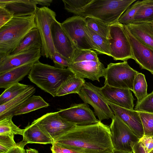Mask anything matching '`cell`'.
<instances>
[{
	"label": "cell",
	"mask_w": 153,
	"mask_h": 153,
	"mask_svg": "<svg viewBox=\"0 0 153 153\" xmlns=\"http://www.w3.org/2000/svg\"><path fill=\"white\" fill-rule=\"evenodd\" d=\"M26 153H39L38 151L35 149L29 148L26 150Z\"/></svg>",
	"instance_id": "7dc6e473"
},
{
	"label": "cell",
	"mask_w": 153,
	"mask_h": 153,
	"mask_svg": "<svg viewBox=\"0 0 153 153\" xmlns=\"http://www.w3.org/2000/svg\"><path fill=\"white\" fill-rule=\"evenodd\" d=\"M110 153H133V152L114 149L113 151Z\"/></svg>",
	"instance_id": "bcb514c9"
},
{
	"label": "cell",
	"mask_w": 153,
	"mask_h": 153,
	"mask_svg": "<svg viewBox=\"0 0 153 153\" xmlns=\"http://www.w3.org/2000/svg\"><path fill=\"white\" fill-rule=\"evenodd\" d=\"M147 85L143 74L139 73L135 76L133 82V90L137 102L141 101L147 94Z\"/></svg>",
	"instance_id": "f546056e"
},
{
	"label": "cell",
	"mask_w": 153,
	"mask_h": 153,
	"mask_svg": "<svg viewBox=\"0 0 153 153\" xmlns=\"http://www.w3.org/2000/svg\"><path fill=\"white\" fill-rule=\"evenodd\" d=\"M85 18L88 27L98 34L109 39L110 25L92 17H87Z\"/></svg>",
	"instance_id": "f1b7e54d"
},
{
	"label": "cell",
	"mask_w": 153,
	"mask_h": 153,
	"mask_svg": "<svg viewBox=\"0 0 153 153\" xmlns=\"http://www.w3.org/2000/svg\"><path fill=\"white\" fill-rule=\"evenodd\" d=\"M52 145L51 150L52 153H80L66 148L59 143L54 142Z\"/></svg>",
	"instance_id": "b9f144b4"
},
{
	"label": "cell",
	"mask_w": 153,
	"mask_h": 153,
	"mask_svg": "<svg viewBox=\"0 0 153 153\" xmlns=\"http://www.w3.org/2000/svg\"><path fill=\"white\" fill-rule=\"evenodd\" d=\"M108 102L114 115L120 119L139 138L144 135L139 111L123 108Z\"/></svg>",
	"instance_id": "ac0fdd59"
},
{
	"label": "cell",
	"mask_w": 153,
	"mask_h": 153,
	"mask_svg": "<svg viewBox=\"0 0 153 153\" xmlns=\"http://www.w3.org/2000/svg\"><path fill=\"white\" fill-rule=\"evenodd\" d=\"M132 152L133 153H146L144 148L139 141L133 146Z\"/></svg>",
	"instance_id": "7bdbcfd3"
},
{
	"label": "cell",
	"mask_w": 153,
	"mask_h": 153,
	"mask_svg": "<svg viewBox=\"0 0 153 153\" xmlns=\"http://www.w3.org/2000/svg\"><path fill=\"white\" fill-rule=\"evenodd\" d=\"M62 117L78 126L91 125L99 121L89 105L85 103L72 104L68 108L58 111Z\"/></svg>",
	"instance_id": "7c38bea8"
},
{
	"label": "cell",
	"mask_w": 153,
	"mask_h": 153,
	"mask_svg": "<svg viewBox=\"0 0 153 153\" xmlns=\"http://www.w3.org/2000/svg\"><path fill=\"white\" fill-rule=\"evenodd\" d=\"M36 62L26 64L0 74V88L5 89L22 80Z\"/></svg>",
	"instance_id": "44dd1931"
},
{
	"label": "cell",
	"mask_w": 153,
	"mask_h": 153,
	"mask_svg": "<svg viewBox=\"0 0 153 153\" xmlns=\"http://www.w3.org/2000/svg\"><path fill=\"white\" fill-rule=\"evenodd\" d=\"M100 89L108 102L123 108L134 109V99L131 90L115 87L106 84H104Z\"/></svg>",
	"instance_id": "e0dca14e"
},
{
	"label": "cell",
	"mask_w": 153,
	"mask_h": 153,
	"mask_svg": "<svg viewBox=\"0 0 153 153\" xmlns=\"http://www.w3.org/2000/svg\"><path fill=\"white\" fill-rule=\"evenodd\" d=\"M153 22V0H146L136 13L133 23Z\"/></svg>",
	"instance_id": "83f0119b"
},
{
	"label": "cell",
	"mask_w": 153,
	"mask_h": 153,
	"mask_svg": "<svg viewBox=\"0 0 153 153\" xmlns=\"http://www.w3.org/2000/svg\"><path fill=\"white\" fill-rule=\"evenodd\" d=\"M124 25L133 36L153 48V26L152 23H133Z\"/></svg>",
	"instance_id": "7402d4cb"
},
{
	"label": "cell",
	"mask_w": 153,
	"mask_h": 153,
	"mask_svg": "<svg viewBox=\"0 0 153 153\" xmlns=\"http://www.w3.org/2000/svg\"><path fill=\"white\" fill-rule=\"evenodd\" d=\"M74 74L68 68H59L38 61L33 64L28 77L39 88L55 97L62 83Z\"/></svg>",
	"instance_id": "3957f363"
},
{
	"label": "cell",
	"mask_w": 153,
	"mask_h": 153,
	"mask_svg": "<svg viewBox=\"0 0 153 153\" xmlns=\"http://www.w3.org/2000/svg\"><path fill=\"white\" fill-rule=\"evenodd\" d=\"M92 0H62L64 8L76 15L82 12Z\"/></svg>",
	"instance_id": "e575fe53"
},
{
	"label": "cell",
	"mask_w": 153,
	"mask_h": 153,
	"mask_svg": "<svg viewBox=\"0 0 153 153\" xmlns=\"http://www.w3.org/2000/svg\"><path fill=\"white\" fill-rule=\"evenodd\" d=\"M134 109L139 112L153 113V91L147 94L140 102L137 103Z\"/></svg>",
	"instance_id": "8d00e7d4"
},
{
	"label": "cell",
	"mask_w": 153,
	"mask_h": 153,
	"mask_svg": "<svg viewBox=\"0 0 153 153\" xmlns=\"http://www.w3.org/2000/svg\"><path fill=\"white\" fill-rule=\"evenodd\" d=\"M151 23H152V24L153 25V22H151Z\"/></svg>",
	"instance_id": "681fc988"
},
{
	"label": "cell",
	"mask_w": 153,
	"mask_h": 153,
	"mask_svg": "<svg viewBox=\"0 0 153 153\" xmlns=\"http://www.w3.org/2000/svg\"><path fill=\"white\" fill-rule=\"evenodd\" d=\"M54 142L80 153H110L114 149L109 127L100 121L91 125L77 126Z\"/></svg>",
	"instance_id": "6da1fadb"
},
{
	"label": "cell",
	"mask_w": 153,
	"mask_h": 153,
	"mask_svg": "<svg viewBox=\"0 0 153 153\" xmlns=\"http://www.w3.org/2000/svg\"><path fill=\"white\" fill-rule=\"evenodd\" d=\"M89 61H100L97 54L95 51L92 50L76 48L71 63Z\"/></svg>",
	"instance_id": "836d02e7"
},
{
	"label": "cell",
	"mask_w": 153,
	"mask_h": 153,
	"mask_svg": "<svg viewBox=\"0 0 153 153\" xmlns=\"http://www.w3.org/2000/svg\"><path fill=\"white\" fill-rule=\"evenodd\" d=\"M41 48H34L0 59V74L29 63L39 61Z\"/></svg>",
	"instance_id": "5bb4252c"
},
{
	"label": "cell",
	"mask_w": 153,
	"mask_h": 153,
	"mask_svg": "<svg viewBox=\"0 0 153 153\" xmlns=\"http://www.w3.org/2000/svg\"><path fill=\"white\" fill-rule=\"evenodd\" d=\"M22 140L17 145L24 148L28 143L52 144L53 140L44 132L33 121L24 129Z\"/></svg>",
	"instance_id": "ffe728a7"
},
{
	"label": "cell",
	"mask_w": 153,
	"mask_h": 153,
	"mask_svg": "<svg viewBox=\"0 0 153 153\" xmlns=\"http://www.w3.org/2000/svg\"></svg>",
	"instance_id": "816d5d0a"
},
{
	"label": "cell",
	"mask_w": 153,
	"mask_h": 153,
	"mask_svg": "<svg viewBox=\"0 0 153 153\" xmlns=\"http://www.w3.org/2000/svg\"><path fill=\"white\" fill-rule=\"evenodd\" d=\"M49 106L40 96L33 95L26 100L16 110L14 116L27 114L30 112Z\"/></svg>",
	"instance_id": "4316f807"
},
{
	"label": "cell",
	"mask_w": 153,
	"mask_h": 153,
	"mask_svg": "<svg viewBox=\"0 0 153 153\" xmlns=\"http://www.w3.org/2000/svg\"><path fill=\"white\" fill-rule=\"evenodd\" d=\"M51 33L53 42L56 52L71 63L76 48L63 29L61 23L57 20L54 22L51 26Z\"/></svg>",
	"instance_id": "9a60e30c"
},
{
	"label": "cell",
	"mask_w": 153,
	"mask_h": 153,
	"mask_svg": "<svg viewBox=\"0 0 153 153\" xmlns=\"http://www.w3.org/2000/svg\"><path fill=\"white\" fill-rule=\"evenodd\" d=\"M109 126L114 149L132 152L133 146L140 138L118 117L114 115Z\"/></svg>",
	"instance_id": "ba28073f"
},
{
	"label": "cell",
	"mask_w": 153,
	"mask_h": 153,
	"mask_svg": "<svg viewBox=\"0 0 153 153\" xmlns=\"http://www.w3.org/2000/svg\"><path fill=\"white\" fill-rule=\"evenodd\" d=\"M123 27L131 45L133 59L141 69L149 71L153 75V48L133 36L124 25Z\"/></svg>",
	"instance_id": "4fadbf2b"
},
{
	"label": "cell",
	"mask_w": 153,
	"mask_h": 153,
	"mask_svg": "<svg viewBox=\"0 0 153 153\" xmlns=\"http://www.w3.org/2000/svg\"><path fill=\"white\" fill-rule=\"evenodd\" d=\"M14 138V136L0 135V153H6L17 146Z\"/></svg>",
	"instance_id": "74e56055"
},
{
	"label": "cell",
	"mask_w": 153,
	"mask_h": 153,
	"mask_svg": "<svg viewBox=\"0 0 153 153\" xmlns=\"http://www.w3.org/2000/svg\"><path fill=\"white\" fill-rule=\"evenodd\" d=\"M85 82L84 79L75 74L71 76L62 83L57 91L56 96L60 97L72 93L78 94Z\"/></svg>",
	"instance_id": "d4e9b609"
},
{
	"label": "cell",
	"mask_w": 153,
	"mask_h": 153,
	"mask_svg": "<svg viewBox=\"0 0 153 153\" xmlns=\"http://www.w3.org/2000/svg\"><path fill=\"white\" fill-rule=\"evenodd\" d=\"M140 142L146 153H150L153 150V138L151 136L144 135L140 138Z\"/></svg>",
	"instance_id": "ab89813d"
},
{
	"label": "cell",
	"mask_w": 153,
	"mask_h": 153,
	"mask_svg": "<svg viewBox=\"0 0 153 153\" xmlns=\"http://www.w3.org/2000/svg\"><path fill=\"white\" fill-rule=\"evenodd\" d=\"M152 137H153V136H152Z\"/></svg>",
	"instance_id": "f907efd6"
},
{
	"label": "cell",
	"mask_w": 153,
	"mask_h": 153,
	"mask_svg": "<svg viewBox=\"0 0 153 153\" xmlns=\"http://www.w3.org/2000/svg\"><path fill=\"white\" fill-rule=\"evenodd\" d=\"M35 91V88L33 86L30 85L22 93L0 105V119L10 116H14L16 110L28 98L33 95Z\"/></svg>",
	"instance_id": "603a6c76"
},
{
	"label": "cell",
	"mask_w": 153,
	"mask_h": 153,
	"mask_svg": "<svg viewBox=\"0 0 153 153\" xmlns=\"http://www.w3.org/2000/svg\"><path fill=\"white\" fill-rule=\"evenodd\" d=\"M13 17V14L5 8L0 7V28L9 22Z\"/></svg>",
	"instance_id": "60d3db41"
},
{
	"label": "cell",
	"mask_w": 153,
	"mask_h": 153,
	"mask_svg": "<svg viewBox=\"0 0 153 153\" xmlns=\"http://www.w3.org/2000/svg\"><path fill=\"white\" fill-rule=\"evenodd\" d=\"M146 1L138 0L134 2L120 16L118 19V23L124 25L133 23L136 13Z\"/></svg>",
	"instance_id": "d6a6232c"
},
{
	"label": "cell",
	"mask_w": 153,
	"mask_h": 153,
	"mask_svg": "<svg viewBox=\"0 0 153 153\" xmlns=\"http://www.w3.org/2000/svg\"><path fill=\"white\" fill-rule=\"evenodd\" d=\"M78 94L84 103L93 107L100 121L113 118L114 113L103 96L100 88L85 82Z\"/></svg>",
	"instance_id": "8992f818"
},
{
	"label": "cell",
	"mask_w": 153,
	"mask_h": 153,
	"mask_svg": "<svg viewBox=\"0 0 153 153\" xmlns=\"http://www.w3.org/2000/svg\"><path fill=\"white\" fill-rule=\"evenodd\" d=\"M136 0H92L77 15L89 17L111 25L117 23L126 9Z\"/></svg>",
	"instance_id": "277c9868"
},
{
	"label": "cell",
	"mask_w": 153,
	"mask_h": 153,
	"mask_svg": "<svg viewBox=\"0 0 153 153\" xmlns=\"http://www.w3.org/2000/svg\"><path fill=\"white\" fill-rule=\"evenodd\" d=\"M85 29L89 39L93 50L100 54H104L111 56L108 39L94 32L88 27L87 25Z\"/></svg>",
	"instance_id": "484cf974"
},
{
	"label": "cell",
	"mask_w": 153,
	"mask_h": 153,
	"mask_svg": "<svg viewBox=\"0 0 153 153\" xmlns=\"http://www.w3.org/2000/svg\"><path fill=\"white\" fill-rule=\"evenodd\" d=\"M139 113L144 135L153 136V113L144 112H139Z\"/></svg>",
	"instance_id": "d590c367"
},
{
	"label": "cell",
	"mask_w": 153,
	"mask_h": 153,
	"mask_svg": "<svg viewBox=\"0 0 153 153\" xmlns=\"http://www.w3.org/2000/svg\"><path fill=\"white\" fill-rule=\"evenodd\" d=\"M30 85L20 83H16L5 89L0 96V105L7 102L27 89Z\"/></svg>",
	"instance_id": "1f68e13d"
},
{
	"label": "cell",
	"mask_w": 153,
	"mask_h": 153,
	"mask_svg": "<svg viewBox=\"0 0 153 153\" xmlns=\"http://www.w3.org/2000/svg\"><path fill=\"white\" fill-rule=\"evenodd\" d=\"M151 153H153V150L151 152Z\"/></svg>",
	"instance_id": "c3c4849f"
},
{
	"label": "cell",
	"mask_w": 153,
	"mask_h": 153,
	"mask_svg": "<svg viewBox=\"0 0 153 153\" xmlns=\"http://www.w3.org/2000/svg\"><path fill=\"white\" fill-rule=\"evenodd\" d=\"M56 13L48 7H37L35 14L36 28L40 35L42 43L41 55L51 59L56 52L52 36L51 26L56 21Z\"/></svg>",
	"instance_id": "5b68a950"
},
{
	"label": "cell",
	"mask_w": 153,
	"mask_h": 153,
	"mask_svg": "<svg viewBox=\"0 0 153 153\" xmlns=\"http://www.w3.org/2000/svg\"><path fill=\"white\" fill-rule=\"evenodd\" d=\"M13 116H10L0 119V135H23L24 129L20 128L14 124L12 121Z\"/></svg>",
	"instance_id": "4dcf8cb0"
},
{
	"label": "cell",
	"mask_w": 153,
	"mask_h": 153,
	"mask_svg": "<svg viewBox=\"0 0 153 153\" xmlns=\"http://www.w3.org/2000/svg\"><path fill=\"white\" fill-rule=\"evenodd\" d=\"M51 59L54 63V66L59 68H68L70 63L66 59L57 52L53 55Z\"/></svg>",
	"instance_id": "f35d334b"
},
{
	"label": "cell",
	"mask_w": 153,
	"mask_h": 153,
	"mask_svg": "<svg viewBox=\"0 0 153 153\" xmlns=\"http://www.w3.org/2000/svg\"><path fill=\"white\" fill-rule=\"evenodd\" d=\"M42 46L40 35L37 29L35 28L30 31L18 46L10 54H16L34 48L41 49Z\"/></svg>",
	"instance_id": "cb8c5ba5"
},
{
	"label": "cell",
	"mask_w": 153,
	"mask_h": 153,
	"mask_svg": "<svg viewBox=\"0 0 153 153\" xmlns=\"http://www.w3.org/2000/svg\"><path fill=\"white\" fill-rule=\"evenodd\" d=\"M37 4L35 0H0V7L5 8L14 17L35 14Z\"/></svg>",
	"instance_id": "d6986e66"
},
{
	"label": "cell",
	"mask_w": 153,
	"mask_h": 153,
	"mask_svg": "<svg viewBox=\"0 0 153 153\" xmlns=\"http://www.w3.org/2000/svg\"><path fill=\"white\" fill-rule=\"evenodd\" d=\"M61 25L76 48L93 50L89 39L85 30L86 24L84 17L78 15L70 17L61 23Z\"/></svg>",
	"instance_id": "8fae6325"
},
{
	"label": "cell",
	"mask_w": 153,
	"mask_h": 153,
	"mask_svg": "<svg viewBox=\"0 0 153 153\" xmlns=\"http://www.w3.org/2000/svg\"><path fill=\"white\" fill-rule=\"evenodd\" d=\"M139 73L131 68L127 61L110 63L105 68L104 84L132 91L135 77Z\"/></svg>",
	"instance_id": "52a82bcc"
},
{
	"label": "cell",
	"mask_w": 153,
	"mask_h": 153,
	"mask_svg": "<svg viewBox=\"0 0 153 153\" xmlns=\"http://www.w3.org/2000/svg\"><path fill=\"white\" fill-rule=\"evenodd\" d=\"M35 1L37 4L41 5L43 7H46L50 6L53 1L52 0H35Z\"/></svg>",
	"instance_id": "f6af8a7d"
},
{
	"label": "cell",
	"mask_w": 153,
	"mask_h": 153,
	"mask_svg": "<svg viewBox=\"0 0 153 153\" xmlns=\"http://www.w3.org/2000/svg\"><path fill=\"white\" fill-rule=\"evenodd\" d=\"M35 28V14L14 17L0 28V59L10 54Z\"/></svg>",
	"instance_id": "7a4b0ae2"
},
{
	"label": "cell",
	"mask_w": 153,
	"mask_h": 153,
	"mask_svg": "<svg viewBox=\"0 0 153 153\" xmlns=\"http://www.w3.org/2000/svg\"><path fill=\"white\" fill-rule=\"evenodd\" d=\"M26 152L24 148L17 145L6 153H26Z\"/></svg>",
	"instance_id": "ee69618b"
},
{
	"label": "cell",
	"mask_w": 153,
	"mask_h": 153,
	"mask_svg": "<svg viewBox=\"0 0 153 153\" xmlns=\"http://www.w3.org/2000/svg\"><path fill=\"white\" fill-rule=\"evenodd\" d=\"M68 68L80 78L100 82V78L104 76L106 68L100 61H89L70 63Z\"/></svg>",
	"instance_id": "2e32d148"
},
{
	"label": "cell",
	"mask_w": 153,
	"mask_h": 153,
	"mask_svg": "<svg viewBox=\"0 0 153 153\" xmlns=\"http://www.w3.org/2000/svg\"><path fill=\"white\" fill-rule=\"evenodd\" d=\"M108 39L111 56L113 59L123 61L133 59L131 45L123 25L118 22L111 25Z\"/></svg>",
	"instance_id": "9c48e42d"
},
{
	"label": "cell",
	"mask_w": 153,
	"mask_h": 153,
	"mask_svg": "<svg viewBox=\"0 0 153 153\" xmlns=\"http://www.w3.org/2000/svg\"><path fill=\"white\" fill-rule=\"evenodd\" d=\"M33 121L54 142L77 126L62 117L58 111L47 113Z\"/></svg>",
	"instance_id": "30bf717a"
}]
</instances>
